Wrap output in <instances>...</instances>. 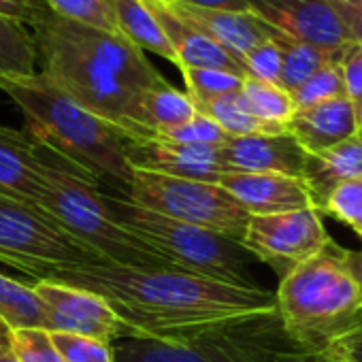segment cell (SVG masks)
I'll use <instances>...</instances> for the list:
<instances>
[{
    "label": "cell",
    "mask_w": 362,
    "mask_h": 362,
    "mask_svg": "<svg viewBox=\"0 0 362 362\" xmlns=\"http://www.w3.org/2000/svg\"><path fill=\"white\" fill-rule=\"evenodd\" d=\"M45 279L105 298L132 330V339L186 341L277 311L271 290L233 286L177 269L98 260L58 269Z\"/></svg>",
    "instance_id": "1"
},
{
    "label": "cell",
    "mask_w": 362,
    "mask_h": 362,
    "mask_svg": "<svg viewBox=\"0 0 362 362\" xmlns=\"http://www.w3.org/2000/svg\"><path fill=\"white\" fill-rule=\"evenodd\" d=\"M30 28L37 71L130 141H141L139 103L149 88L164 81L145 54L117 33L56 16L43 0Z\"/></svg>",
    "instance_id": "2"
},
{
    "label": "cell",
    "mask_w": 362,
    "mask_h": 362,
    "mask_svg": "<svg viewBox=\"0 0 362 362\" xmlns=\"http://www.w3.org/2000/svg\"><path fill=\"white\" fill-rule=\"evenodd\" d=\"M0 92L20 107L26 130L45 147L107 190L124 192L128 188L132 168L126 145L130 139L119 128L75 103L41 73L0 79Z\"/></svg>",
    "instance_id": "3"
},
{
    "label": "cell",
    "mask_w": 362,
    "mask_h": 362,
    "mask_svg": "<svg viewBox=\"0 0 362 362\" xmlns=\"http://www.w3.org/2000/svg\"><path fill=\"white\" fill-rule=\"evenodd\" d=\"M33 207L43 211L56 226L100 260L128 267L173 269L158 252L113 220L98 181L75 168L49 147Z\"/></svg>",
    "instance_id": "4"
},
{
    "label": "cell",
    "mask_w": 362,
    "mask_h": 362,
    "mask_svg": "<svg viewBox=\"0 0 362 362\" xmlns=\"http://www.w3.org/2000/svg\"><path fill=\"white\" fill-rule=\"evenodd\" d=\"M275 300L286 334L311 349L326 347L362 309L360 288L345 267V250L332 239L281 277Z\"/></svg>",
    "instance_id": "5"
},
{
    "label": "cell",
    "mask_w": 362,
    "mask_h": 362,
    "mask_svg": "<svg viewBox=\"0 0 362 362\" xmlns=\"http://www.w3.org/2000/svg\"><path fill=\"white\" fill-rule=\"evenodd\" d=\"M105 203L113 220L132 237L158 252L173 269L199 277L254 288L250 262L256 260L239 241L149 211L119 192L105 190Z\"/></svg>",
    "instance_id": "6"
},
{
    "label": "cell",
    "mask_w": 362,
    "mask_h": 362,
    "mask_svg": "<svg viewBox=\"0 0 362 362\" xmlns=\"http://www.w3.org/2000/svg\"><path fill=\"white\" fill-rule=\"evenodd\" d=\"M128 201L164 218L192 224L241 243L250 214L218 184L132 170L124 192Z\"/></svg>",
    "instance_id": "7"
},
{
    "label": "cell",
    "mask_w": 362,
    "mask_h": 362,
    "mask_svg": "<svg viewBox=\"0 0 362 362\" xmlns=\"http://www.w3.org/2000/svg\"><path fill=\"white\" fill-rule=\"evenodd\" d=\"M281 334V320L273 311L197 339H119L111 347L113 362H273Z\"/></svg>",
    "instance_id": "8"
},
{
    "label": "cell",
    "mask_w": 362,
    "mask_h": 362,
    "mask_svg": "<svg viewBox=\"0 0 362 362\" xmlns=\"http://www.w3.org/2000/svg\"><path fill=\"white\" fill-rule=\"evenodd\" d=\"M98 260L96 254L69 237L43 211L0 194V262L3 264L22 271L37 281L58 269Z\"/></svg>",
    "instance_id": "9"
},
{
    "label": "cell",
    "mask_w": 362,
    "mask_h": 362,
    "mask_svg": "<svg viewBox=\"0 0 362 362\" xmlns=\"http://www.w3.org/2000/svg\"><path fill=\"white\" fill-rule=\"evenodd\" d=\"M328 241L322 214L317 209H300L275 216H250L241 245L284 277L296 264L320 254Z\"/></svg>",
    "instance_id": "10"
},
{
    "label": "cell",
    "mask_w": 362,
    "mask_h": 362,
    "mask_svg": "<svg viewBox=\"0 0 362 362\" xmlns=\"http://www.w3.org/2000/svg\"><path fill=\"white\" fill-rule=\"evenodd\" d=\"M33 288L47 307V332L83 334L105 343L132 339V330L98 294L49 279H37Z\"/></svg>",
    "instance_id": "11"
},
{
    "label": "cell",
    "mask_w": 362,
    "mask_h": 362,
    "mask_svg": "<svg viewBox=\"0 0 362 362\" xmlns=\"http://www.w3.org/2000/svg\"><path fill=\"white\" fill-rule=\"evenodd\" d=\"M250 13L292 41L322 49L354 45L349 30L341 24L328 0H250Z\"/></svg>",
    "instance_id": "12"
},
{
    "label": "cell",
    "mask_w": 362,
    "mask_h": 362,
    "mask_svg": "<svg viewBox=\"0 0 362 362\" xmlns=\"http://www.w3.org/2000/svg\"><path fill=\"white\" fill-rule=\"evenodd\" d=\"M222 145H188L170 141H128L126 158L132 170H147L168 177L218 184L228 173L222 160Z\"/></svg>",
    "instance_id": "13"
},
{
    "label": "cell",
    "mask_w": 362,
    "mask_h": 362,
    "mask_svg": "<svg viewBox=\"0 0 362 362\" xmlns=\"http://www.w3.org/2000/svg\"><path fill=\"white\" fill-rule=\"evenodd\" d=\"M218 186H222L250 216L313 209V201L300 177L277 173H224Z\"/></svg>",
    "instance_id": "14"
},
{
    "label": "cell",
    "mask_w": 362,
    "mask_h": 362,
    "mask_svg": "<svg viewBox=\"0 0 362 362\" xmlns=\"http://www.w3.org/2000/svg\"><path fill=\"white\" fill-rule=\"evenodd\" d=\"M220 149L228 173H277L303 177L307 160L305 149L288 132L230 136Z\"/></svg>",
    "instance_id": "15"
},
{
    "label": "cell",
    "mask_w": 362,
    "mask_h": 362,
    "mask_svg": "<svg viewBox=\"0 0 362 362\" xmlns=\"http://www.w3.org/2000/svg\"><path fill=\"white\" fill-rule=\"evenodd\" d=\"M162 3L181 20H186L201 33L211 37L216 43H220L224 49H228L241 62L254 47L281 35L267 22L256 18L254 13L201 9L186 3H177V0H162Z\"/></svg>",
    "instance_id": "16"
},
{
    "label": "cell",
    "mask_w": 362,
    "mask_h": 362,
    "mask_svg": "<svg viewBox=\"0 0 362 362\" xmlns=\"http://www.w3.org/2000/svg\"><path fill=\"white\" fill-rule=\"evenodd\" d=\"M145 5L151 9V13L158 18L175 52L177 69H216V71H226L247 77L245 66L239 58H235L211 37L194 28L186 20H181L177 13H173L162 0H145Z\"/></svg>",
    "instance_id": "17"
},
{
    "label": "cell",
    "mask_w": 362,
    "mask_h": 362,
    "mask_svg": "<svg viewBox=\"0 0 362 362\" xmlns=\"http://www.w3.org/2000/svg\"><path fill=\"white\" fill-rule=\"evenodd\" d=\"M47 147L28 130L0 126V194L35 205Z\"/></svg>",
    "instance_id": "18"
},
{
    "label": "cell",
    "mask_w": 362,
    "mask_h": 362,
    "mask_svg": "<svg viewBox=\"0 0 362 362\" xmlns=\"http://www.w3.org/2000/svg\"><path fill=\"white\" fill-rule=\"evenodd\" d=\"M356 130L358 117L345 96L296 109L292 119L286 124V132L305 149V153L311 156L356 136Z\"/></svg>",
    "instance_id": "19"
},
{
    "label": "cell",
    "mask_w": 362,
    "mask_h": 362,
    "mask_svg": "<svg viewBox=\"0 0 362 362\" xmlns=\"http://www.w3.org/2000/svg\"><path fill=\"white\" fill-rule=\"evenodd\" d=\"M362 177V141L351 136L322 153H307L303 181L313 201V209L322 214L328 197L349 179Z\"/></svg>",
    "instance_id": "20"
},
{
    "label": "cell",
    "mask_w": 362,
    "mask_h": 362,
    "mask_svg": "<svg viewBox=\"0 0 362 362\" xmlns=\"http://www.w3.org/2000/svg\"><path fill=\"white\" fill-rule=\"evenodd\" d=\"M199 111L192 98L164 79L162 83L149 88L139 103V128L143 132L141 141L151 139L156 132L186 124Z\"/></svg>",
    "instance_id": "21"
},
{
    "label": "cell",
    "mask_w": 362,
    "mask_h": 362,
    "mask_svg": "<svg viewBox=\"0 0 362 362\" xmlns=\"http://www.w3.org/2000/svg\"><path fill=\"white\" fill-rule=\"evenodd\" d=\"M117 33L139 47L143 54L151 52L173 64H177L175 52L151 9L145 5V0H111Z\"/></svg>",
    "instance_id": "22"
},
{
    "label": "cell",
    "mask_w": 362,
    "mask_h": 362,
    "mask_svg": "<svg viewBox=\"0 0 362 362\" xmlns=\"http://www.w3.org/2000/svg\"><path fill=\"white\" fill-rule=\"evenodd\" d=\"M275 43L281 52V75H279V88H284L288 94H292L296 88H300L309 77H313L317 71L332 62H341L345 49H322L309 43L292 41L284 35L275 37Z\"/></svg>",
    "instance_id": "23"
},
{
    "label": "cell",
    "mask_w": 362,
    "mask_h": 362,
    "mask_svg": "<svg viewBox=\"0 0 362 362\" xmlns=\"http://www.w3.org/2000/svg\"><path fill=\"white\" fill-rule=\"evenodd\" d=\"M0 322L7 330L47 326V307L33 286L0 273Z\"/></svg>",
    "instance_id": "24"
},
{
    "label": "cell",
    "mask_w": 362,
    "mask_h": 362,
    "mask_svg": "<svg viewBox=\"0 0 362 362\" xmlns=\"http://www.w3.org/2000/svg\"><path fill=\"white\" fill-rule=\"evenodd\" d=\"M197 111L214 119L228 136H250V134H279L286 132L284 126L267 124L258 119L245 105L241 92L214 98L209 103L197 105Z\"/></svg>",
    "instance_id": "25"
},
{
    "label": "cell",
    "mask_w": 362,
    "mask_h": 362,
    "mask_svg": "<svg viewBox=\"0 0 362 362\" xmlns=\"http://www.w3.org/2000/svg\"><path fill=\"white\" fill-rule=\"evenodd\" d=\"M37 73V45L30 28L0 16V79Z\"/></svg>",
    "instance_id": "26"
},
{
    "label": "cell",
    "mask_w": 362,
    "mask_h": 362,
    "mask_svg": "<svg viewBox=\"0 0 362 362\" xmlns=\"http://www.w3.org/2000/svg\"><path fill=\"white\" fill-rule=\"evenodd\" d=\"M241 96L247 105V109L262 122L267 124H275V126H284L292 119L296 107L292 96L275 86V83H267L260 79H252L245 77L243 88H241Z\"/></svg>",
    "instance_id": "27"
},
{
    "label": "cell",
    "mask_w": 362,
    "mask_h": 362,
    "mask_svg": "<svg viewBox=\"0 0 362 362\" xmlns=\"http://www.w3.org/2000/svg\"><path fill=\"white\" fill-rule=\"evenodd\" d=\"M181 77L186 81V94L192 98L194 105L209 103L214 98L241 92L245 77L216 71V69H179Z\"/></svg>",
    "instance_id": "28"
},
{
    "label": "cell",
    "mask_w": 362,
    "mask_h": 362,
    "mask_svg": "<svg viewBox=\"0 0 362 362\" xmlns=\"http://www.w3.org/2000/svg\"><path fill=\"white\" fill-rule=\"evenodd\" d=\"M43 3L49 11L64 20L107 33H117L111 0H43Z\"/></svg>",
    "instance_id": "29"
},
{
    "label": "cell",
    "mask_w": 362,
    "mask_h": 362,
    "mask_svg": "<svg viewBox=\"0 0 362 362\" xmlns=\"http://www.w3.org/2000/svg\"><path fill=\"white\" fill-rule=\"evenodd\" d=\"M290 96H292L296 109H305V107H313V105L328 103L334 98H343L345 86H343L341 62H332V64L324 66L313 77H309L300 88H296Z\"/></svg>",
    "instance_id": "30"
},
{
    "label": "cell",
    "mask_w": 362,
    "mask_h": 362,
    "mask_svg": "<svg viewBox=\"0 0 362 362\" xmlns=\"http://www.w3.org/2000/svg\"><path fill=\"white\" fill-rule=\"evenodd\" d=\"M230 136L207 115L197 113L190 122L151 134L147 141H170V143H188V145H224Z\"/></svg>",
    "instance_id": "31"
},
{
    "label": "cell",
    "mask_w": 362,
    "mask_h": 362,
    "mask_svg": "<svg viewBox=\"0 0 362 362\" xmlns=\"http://www.w3.org/2000/svg\"><path fill=\"white\" fill-rule=\"evenodd\" d=\"M322 214L337 218L362 237V177L341 184L328 197Z\"/></svg>",
    "instance_id": "32"
},
{
    "label": "cell",
    "mask_w": 362,
    "mask_h": 362,
    "mask_svg": "<svg viewBox=\"0 0 362 362\" xmlns=\"http://www.w3.org/2000/svg\"><path fill=\"white\" fill-rule=\"evenodd\" d=\"M9 345L20 362H64L52 334L43 328L9 330Z\"/></svg>",
    "instance_id": "33"
},
{
    "label": "cell",
    "mask_w": 362,
    "mask_h": 362,
    "mask_svg": "<svg viewBox=\"0 0 362 362\" xmlns=\"http://www.w3.org/2000/svg\"><path fill=\"white\" fill-rule=\"evenodd\" d=\"M64 362H113V347L100 339L66 332H49Z\"/></svg>",
    "instance_id": "34"
},
{
    "label": "cell",
    "mask_w": 362,
    "mask_h": 362,
    "mask_svg": "<svg viewBox=\"0 0 362 362\" xmlns=\"http://www.w3.org/2000/svg\"><path fill=\"white\" fill-rule=\"evenodd\" d=\"M243 66H245L247 77L279 86V75H281V52H279V45L275 43V39L264 41L262 45L254 47V49L243 58Z\"/></svg>",
    "instance_id": "35"
},
{
    "label": "cell",
    "mask_w": 362,
    "mask_h": 362,
    "mask_svg": "<svg viewBox=\"0 0 362 362\" xmlns=\"http://www.w3.org/2000/svg\"><path fill=\"white\" fill-rule=\"evenodd\" d=\"M345 98L351 103L356 117L362 113V43H354L341 58Z\"/></svg>",
    "instance_id": "36"
},
{
    "label": "cell",
    "mask_w": 362,
    "mask_h": 362,
    "mask_svg": "<svg viewBox=\"0 0 362 362\" xmlns=\"http://www.w3.org/2000/svg\"><path fill=\"white\" fill-rule=\"evenodd\" d=\"M273 362H347V360L326 347H320V349L303 347L294 343L284 330V334L273 347Z\"/></svg>",
    "instance_id": "37"
},
{
    "label": "cell",
    "mask_w": 362,
    "mask_h": 362,
    "mask_svg": "<svg viewBox=\"0 0 362 362\" xmlns=\"http://www.w3.org/2000/svg\"><path fill=\"white\" fill-rule=\"evenodd\" d=\"M326 349L334 351L347 362H362V309L349 322V326L326 345Z\"/></svg>",
    "instance_id": "38"
},
{
    "label": "cell",
    "mask_w": 362,
    "mask_h": 362,
    "mask_svg": "<svg viewBox=\"0 0 362 362\" xmlns=\"http://www.w3.org/2000/svg\"><path fill=\"white\" fill-rule=\"evenodd\" d=\"M328 5L341 20V24L349 30L354 43H362V0L358 5H345L341 0H328Z\"/></svg>",
    "instance_id": "39"
},
{
    "label": "cell",
    "mask_w": 362,
    "mask_h": 362,
    "mask_svg": "<svg viewBox=\"0 0 362 362\" xmlns=\"http://www.w3.org/2000/svg\"><path fill=\"white\" fill-rule=\"evenodd\" d=\"M41 0H0V16L30 28Z\"/></svg>",
    "instance_id": "40"
},
{
    "label": "cell",
    "mask_w": 362,
    "mask_h": 362,
    "mask_svg": "<svg viewBox=\"0 0 362 362\" xmlns=\"http://www.w3.org/2000/svg\"><path fill=\"white\" fill-rule=\"evenodd\" d=\"M201 9H214V11H233V13H250V0H177Z\"/></svg>",
    "instance_id": "41"
},
{
    "label": "cell",
    "mask_w": 362,
    "mask_h": 362,
    "mask_svg": "<svg viewBox=\"0 0 362 362\" xmlns=\"http://www.w3.org/2000/svg\"><path fill=\"white\" fill-rule=\"evenodd\" d=\"M345 267L351 273V277L356 279V284L360 286L362 284V250H358V252L345 250Z\"/></svg>",
    "instance_id": "42"
},
{
    "label": "cell",
    "mask_w": 362,
    "mask_h": 362,
    "mask_svg": "<svg viewBox=\"0 0 362 362\" xmlns=\"http://www.w3.org/2000/svg\"><path fill=\"white\" fill-rule=\"evenodd\" d=\"M0 362H20L18 356L13 354L11 345H9V339L0 343Z\"/></svg>",
    "instance_id": "43"
},
{
    "label": "cell",
    "mask_w": 362,
    "mask_h": 362,
    "mask_svg": "<svg viewBox=\"0 0 362 362\" xmlns=\"http://www.w3.org/2000/svg\"><path fill=\"white\" fill-rule=\"evenodd\" d=\"M9 339V330L3 326V322H0V343H3V341H7Z\"/></svg>",
    "instance_id": "44"
},
{
    "label": "cell",
    "mask_w": 362,
    "mask_h": 362,
    "mask_svg": "<svg viewBox=\"0 0 362 362\" xmlns=\"http://www.w3.org/2000/svg\"><path fill=\"white\" fill-rule=\"evenodd\" d=\"M356 136L362 141V113H360V117H358V130H356Z\"/></svg>",
    "instance_id": "45"
},
{
    "label": "cell",
    "mask_w": 362,
    "mask_h": 362,
    "mask_svg": "<svg viewBox=\"0 0 362 362\" xmlns=\"http://www.w3.org/2000/svg\"><path fill=\"white\" fill-rule=\"evenodd\" d=\"M341 3H345V5H358L360 0H341Z\"/></svg>",
    "instance_id": "46"
},
{
    "label": "cell",
    "mask_w": 362,
    "mask_h": 362,
    "mask_svg": "<svg viewBox=\"0 0 362 362\" xmlns=\"http://www.w3.org/2000/svg\"><path fill=\"white\" fill-rule=\"evenodd\" d=\"M358 288H360V300H362V284H360Z\"/></svg>",
    "instance_id": "47"
}]
</instances>
